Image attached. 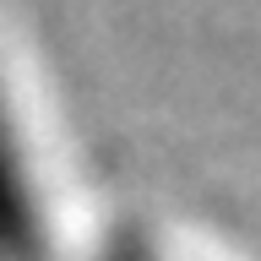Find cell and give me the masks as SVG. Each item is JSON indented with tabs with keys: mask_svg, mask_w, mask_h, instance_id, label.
<instances>
[]
</instances>
